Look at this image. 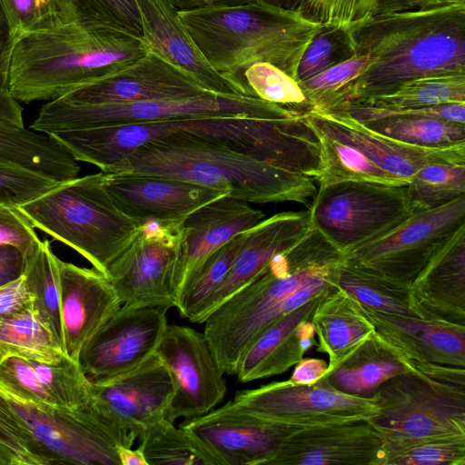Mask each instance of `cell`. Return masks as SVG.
<instances>
[{
	"label": "cell",
	"instance_id": "cell-17",
	"mask_svg": "<svg viewBox=\"0 0 465 465\" xmlns=\"http://www.w3.org/2000/svg\"><path fill=\"white\" fill-rule=\"evenodd\" d=\"M102 173V183L125 215L148 221H182L199 207L228 195L223 190L172 176Z\"/></svg>",
	"mask_w": 465,
	"mask_h": 465
},
{
	"label": "cell",
	"instance_id": "cell-42",
	"mask_svg": "<svg viewBox=\"0 0 465 465\" xmlns=\"http://www.w3.org/2000/svg\"><path fill=\"white\" fill-rule=\"evenodd\" d=\"M239 83L247 96L306 113L311 106L299 83L275 65L258 62L248 66Z\"/></svg>",
	"mask_w": 465,
	"mask_h": 465
},
{
	"label": "cell",
	"instance_id": "cell-6",
	"mask_svg": "<svg viewBox=\"0 0 465 465\" xmlns=\"http://www.w3.org/2000/svg\"><path fill=\"white\" fill-rule=\"evenodd\" d=\"M18 209L35 228L73 248L104 274L142 225L114 204L102 173L61 182Z\"/></svg>",
	"mask_w": 465,
	"mask_h": 465
},
{
	"label": "cell",
	"instance_id": "cell-24",
	"mask_svg": "<svg viewBox=\"0 0 465 465\" xmlns=\"http://www.w3.org/2000/svg\"><path fill=\"white\" fill-rule=\"evenodd\" d=\"M326 292L273 322L252 341L238 364L235 375L240 382L283 373L300 361L312 345H316L312 317Z\"/></svg>",
	"mask_w": 465,
	"mask_h": 465
},
{
	"label": "cell",
	"instance_id": "cell-60",
	"mask_svg": "<svg viewBox=\"0 0 465 465\" xmlns=\"http://www.w3.org/2000/svg\"><path fill=\"white\" fill-rule=\"evenodd\" d=\"M117 455L120 460V465H148L142 450L137 447L117 446Z\"/></svg>",
	"mask_w": 465,
	"mask_h": 465
},
{
	"label": "cell",
	"instance_id": "cell-54",
	"mask_svg": "<svg viewBox=\"0 0 465 465\" xmlns=\"http://www.w3.org/2000/svg\"><path fill=\"white\" fill-rule=\"evenodd\" d=\"M25 258L19 249L13 245H0V286L11 282L23 275Z\"/></svg>",
	"mask_w": 465,
	"mask_h": 465
},
{
	"label": "cell",
	"instance_id": "cell-26",
	"mask_svg": "<svg viewBox=\"0 0 465 465\" xmlns=\"http://www.w3.org/2000/svg\"><path fill=\"white\" fill-rule=\"evenodd\" d=\"M410 288L423 318L465 325V224L435 252Z\"/></svg>",
	"mask_w": 465,
	"mask_h": 465
},
{
	"label": "cell",
	"instance_id": "cell-57",
	"mask_svg": "<svg viewBox=\"0 0 465 465\" xmlns=\"http://www.w3.org/2000/svg\"><path fill=\"white\" fill-rule=\"evenodd\" d=\"M465 0H380L379 14L417 10Z\"/></svg>",
	"mask_w": 465,
	"mask_h": 465
},
{
	"label": "cell",
	"instance_id": "cell-21",
	"mask_svg": "<svg viewBox=\"0 0 465 465\" xmlns=\"http://www.w3.org/2000/svg\"><path fill=\"white\" fill-rule=\"evenodd\" d=\"M64 351L78 357L90 339L123 305L105 274L58 259Z\"/></svg>",
	"mask_w": 465,
	"mask_h": 465
},
{
	"label": "cell",
	"instance_id": "cell-13",
	"mask_svg": "<svg viewBox=\"0 0 465 465\" xmlns=\"http://www.w3.org/2000/svg\"><path fill=\"white\" fill-rule=\"evenodd\" d=\"M465 224V194L435 209L413 213L388 232L343 255L387 278L411 284L435 252Z\"/></svg>",
	"mask_w": 465,
	"mask_h": 465
},
{
	"label": "cell",
	"instance_id": "cell-61",
	"mask_svg": "<svg viewBox=\"0 0 465 465\" xmlns=\"http://www.w3.org/2000/svg\"><path fill=\"white\" fill-rule=\"evenodd\" d=\"M5 356V354L0 350V361L3 360Z\"/></svg>",
	"mask_w": 465,
	"mask_h": 465
},
{
	"label": "cell",
	"instance_id": "cell-45",
	"mask_svg": "<svg viewBox=\"0 0 465 465\" xmlns=\"http://www.w3.org/2000/svg\"><path fill=\"white\" fill-rule=\"evenodd\" d=\"M354 54L349 30L323 26L306 48L296 81H305Z\"/></svg>",
	"mask_w": 465,
	"mask_h": 465
},
{
	"label": "cell",
	"instance_id": "cell-53",
	"mask_svg": "<svg viewBox=\"0 0 465 465\" xmlns=\"http://www.w3.org/2000/svg\"><path fill=\"white\" fill-rule=\"evenodd\" d=\"M33 303V296L23 275L0 286V319L34 307Z\"/></svg>",
	"mask_w": 465,
	"mask_h": 465
},
{
	"label": "cell",
	"instance_id": "cell-39",
	"mask_svg": "<svg viewBox=\"0 0 465 465\" xmlns=\"http://www.w3.org/2000/svg\"><path fill=\"white\" fill-rule=\"evenodd\" d=\"M404 188L412 213L440 207L465 194V163L426 164Z\"/></svg>",
	"mask_w": 465,
	"mask_h": 465
},
{
	"label": "cell",
	"instance_id": "cell-47",
	"mask_svg": "<svg viewBox=\"0 0 465 465\" xmlns=\"http://www.w3.org/2000/svg\"><path fill=\"white\" fill-rule=\"evenodd\" d=\"M60 183L23 165L0 160V205L19 207Z\"/></svg>",
	"mask_w": 465,
	"mask_h": 465
},
{
	"label": "cell",
	"instance_id": "cell-12",
	"mask_svg": "<svg viewBox=\"0 0 465 465\" xmlns=\"http://www.w3.org/2000/svg\"><path fill=\"white\" fill-rule=\"evenodd\" d=\"M3 391L54 464L120 465L117 446L137 440L97 404L45 411L0 384Z\"/></svg>",
	"mask_w": 465,
	"mask_h": 465
},
{
	"label": "cell",
	"instance_id": "cell-16",
	"mask_svg": "<svg viewBox=\"0 0 465 465\" xmlns=\"http://www.w3.org/2000/svg\"><path fill=\"white\" fill-rule=\"evenodd\" d=\"M91 381L96 402L137 440L165 418L175 392L173 377L156 352L131 371Z\"/></svg>",
	"mask_w": 465,
	"mask_h": 465
},
{
	"label": "cell",
	"instance_id": "cell-55",
	"mask_svg": "<svg viewBox=\"0 0 465 465\" xmlns=\"http://www.w3.org/2000/svg\"><path fill=\"white\" fill-rule=\"evenodd\" d=\"M328 363L322 359L302 358L294 365L289 381L293 384L312 385L327 372Z\"/></svg>",
	"mask_w": 465,
	"mask_h": 465
},
{
	"label": "cell",
	"instance_id": "cell-32",
	"mask_svg": "<svg viewBox=\"0 0 465 465\" xmlns=\"http://www.w3.org/2000/svg\"><path fill=\"white\" fill-rule=\"evenodd\" d=\"M0 350L27 361L52 364L64 351L34 307L0 319Z\"/></svg>",
	"mask_w": 465,
	"mask_h": 465
},
{
	"label": "cell",
	"instance_id": "cell-41",
	"mask_svg": "<svg viewBox=\"0 0 465 465\" xmlns=\"http://www.w3.org/2000/svg\"><path fill=\"white\" fill-rule=\"evenodd\" d=\"M325 26L351 30L377 15L380 0H265Z\"/></svg>",
	"mask_w": 465,
	"mask_h": 465
},
{
	"label": "cell",
	"instance_id": "cell-58",
	"mask_svg": "<svg viewBox=\"0 0 465 465\" xmlns=\"http://www.w3.org/2000/svg\"><path fill=\"white\" fill-rule=\"evenodd\" d=\"M0 123L25 127L22 106L9 91L3 88H0Z\"/></svg>",
	"mask_w": 465,
	"mask_h": 465
},
{
	"label": "cell",
	"instance_id": "cell-48",
	"mask_svg": "<svg viewBox=\"0 0 465 465\" xmlns=\"http://www.w3.org/2000/svg\"><path fill=\"white\" fill-rule=\"evenodd\" d=\"M0 384L45 411L59 408L45 389L30 361L5 355L0 361Z\"/></svg>",
	"mask_w": 465,
	"mask_h": 465
},
{
	"label": "cell",
	"instance_id": "cell-20",
	"mask_svg": "<svg viewBox=\"0 0 465 465\" xmlns=\"http://www.w3.org/2000/svg\"><path fill=\"white\" fill-rule=\"evenodd\" d=\"M308 122L326 134L349 143L397 179L405 182L429 163H465V143L443 148L410 145L366 128L344 113H305Z\"/></svg>",
	"mask_w": 465,
	"mask_h": 465
},
{
	"label": "cell",
	"instance_id": "cell-46",
	"mask_svg": "<svg viewBox=\"0 0 465 465\" xmlns=\"http://www.w3.org/2000/svg\"><path fill=\"white\" fill-rule=\"evenodd\" d=\"M0 439L17 459L18 465H51L53 458L41 446L0 386Z\"/></svg>",
	"mask_w": 465,
	"mask_h": 465
},
{
	"label": "cell",
	"instance_id": "cell-36",
	"mask_svg": "<svg viewBox=\"0 0 465 465\" xmlns=\"http://www.w3.org/2000/svg\"><path fill=\"white\" fill-rule=\"evenodd\" d=\"M243 237L242 232L223 244L188 274L175 302L181 317L196 322L205 302L226 279Z\"/></svg>",
	"mask_w": 465,
	"mask_h": 465
},
{
	"label": "cell",
	"instance_id": "cell-3",
	"mask_svg": "<svg viewBox=\"0 0 465 465\" xmlns=\"http://www.w3.org/2000/svg\"><path fill=\"white\" fill-rule=\"evenodd\" d=\"M342 259V253L312 226L213 312L203 322V333L220 371L235 375L244 351L267 326L335 288L334 271Z\"/></svg>",
	"mask_w": 465,
	"mask_h": 465
},
{
	"label": "cell",
	"instance_id": "cell-27",
	"mask_svg": "<svg viewBox=\"0 0 465 465\" xmlns=\"http://www.w3.org/2000/svg\"><path fill=\"white\" fill-rule=\"evenodd\" d=\"M264 217L262 211L230 195L221 196L187 215L183 221L185 262L182 285L210 253Z\"/></svg>",
	"mask_w": 465,
	"mask_h": 465
},
{
	"label": "cell",
	"instance_id": "cell-1",
	"mask_svg": "<svg viewBox=\"0 0 465 465\" xmlns=\"http://www.w3.org/2000/svg\"><path fill=\"white\" fill-rule=\"evenodd\" d=\"M197 122L196 118L127 124V140L136 150L108 173L176 177L254 203H307L315 195L312 179L211 139Z\"/></svg>",
	"mask_w": 465,
	"mask_h": 465
},
{
	"label": "cell",
	"instance_id": "cell-8",
	"mask_svg": "<svg viewBox=\"0 0 465 465\" xmlns=\"http://www.w3.org/2000/svg\"><path fill=\"white\" fill-rule=\"evenodd\" d=\"M299 114L302 113L293 108L246 95L211 94L187 99L151 100L104 105H74L54 99L42 106L30 129L50 134L58 131L196 118L279 119Z\"/></svg>",
	"mask_w": 465,
	"mask_h": 465
},
{
	"label": "cell",
	"instance_id": "cell-29",
	"mask_svg": "<svg viewBox=\"0 0 465 465\" xmlns=\"http://www.w3.org/2000/svg\"><path fill=\"white\" fill-rule=\"evenodd\" d=\"M408 370V361L374 332L351 354L328 369L324 377L341 392L371 397L381 383Z\"/></svg>",
	"mask_w": 465,
	"mask_h": 465
},
{
	"label": "cell",
	"instance_id": "cell-51",
	"mask_svg": "<svg viewBox=\"0 0 465 465\" xmlns=\"http://www.w3.org/2000/svg\"><path fill=\"white\" fill-rule=\"evenodd\" d=\"M40 243L35 227L18 207L0 205V245H13L25 257Z\"/></svg>",
	"mask_w": 465,
	"mask_h": 465
},
{
	"label": "cell",
	"instance_id": "cell-11",
	"mask_svg": "<svg viewBox=\"0 0 465 465\" xmlns=\"http://www.w3.org/2000/svg\"><path fill=\"white\" fill-rule=\"evenodd\" d=\"M230 401L282 437L315 426L370 420L380 412L373 396L341 392L324 376L312 385L293 384L289 380L272 381L239 391Z\"/></svg>",
	"mask_w": 465,
	"mask_h": 465
},
{
	"label": "cell",
	"instance_id": "cell-28",
	"mask_svg": "<svg viewBox=\"0 0 465 465\" xmlns=\"http://www.w3.org/2000/svg\"><path fill=\"white\" fill-rule=\"evenodd\" d=\"M312 322L316 350L327 354L328 369L334 367L375 332L364 306L338 286L323 294Z\"/></svg>",
	"mask_w": 465,
	"mask_h": 465
},
{
	"label": "cell",
	"instance_id": "cell-56",
	"mask_svg": "<svg viewBox=\"0 0 465 465\" xmlns=\"http://www.w3.org/2000/svg\"><path fill=\"white\" fill-rule=\"evenodd\" d=\"M15 39L0 1V88L8 91L9 62Z\"/></svg>",
	"mask_w": 465,
	"mask_h": 465
},
{
	"label": "cell",
	"instance_id": "cell-43",
	"mask_svg": "<svg viewBox=\"0 0 465 465\" xmlns=\"http://www.w3.org/2000/svg\"><path fill=\"white\" fill-rule=\"evenodd\" d=\"M31 363L57 407L75 411L92 401V381L78 361L64 355L52 364L35 361Z\"/></svg>",
	"mask_w": 465,
	"mask_h": 465
},
{
	"label": "cell",
	"instance_id": "cell-33",
	"mask_svg": "<svg viewBox=\"0 0 465 465\" xmlns=\"http://www.w3.org/2000/svg\"><path fill=\"white\" fill-rule=\"evenodd\" d=\"M460 102H465V74H442L407 81L389 93L371 97L350 108L401 111Z\"/></svg>",
	"mask_w": 465,
	"mask_h": 465
},
{
	"label": "cell",
	"instance_id": "cell-38",
	"mask_svg": "<svg viewBox=\"0 0 465 465\" xmlns=\"http://www.w3.org/2000/svg\"><path fill=\"white\" fill-rule=\"evenodd\" d=\"M369 130L410 145L443 148L465 143V124L412 114L361 123Z\"/></svg>",
	"mask_w": 465,
	"mask_h": 465
},
{
	"label": "cell",
	"instance_id": "cell-49",
	"mask_svg": "<svg viewBox=\"0 0 465 465\" xmlns=\"http://www.w3.org/2000/svg\"><path fill=\"white\" fill-rule=\"evenodd\" d=\"M79 17L113 25L142 37L134 0H69Z\"/></svg>",
	"mask_w": 465,
	"mask_h": 465
},
{
	"label": "cell",
	"instance_id": "cell-52",
	"mask_svg": "<svg viewBox=\"0 0 465 465\" xmlns=\"http://www.w3.org/2000/svg\"><path fill=\"white\" fill-rule=\"evenodd\" d=\"M336 113H344L360 123H366L392 114H412L465 124V102L447 103L401 111H382L364 107H351Z\"/></svg>",
	"mask_w": 465,
	"mask_h": 465
},
{
	"label": "cell",
	"instance_id": "cell-37",
	"mask_svg": "<svg viewBox=\"0 0 465 465\" xmlns=\"http://www.w3.org/2000/svg\"><path fill=\"white\" fill-rule=\"evenodd\" d=\"M314 130L320 141L322 160V169L316 179L319 186L346 181L398 186L407 184L375 164L356 147L339 141L316 128Z\"/></svg>",
	"mask_w": 465,
	"mask_h": 465
},
{
	"label": "cell",
	"instance_id": "cell-2",
	"mask_svg": "<svg viewBox=\"0 0 465 465\" xmlns=\"http://www.w3.org/2000/svg\"><path fill=\"white\" fill-rule=\"evenodd\" d=\"M349 33L366 66L312 111L341 112L412 79L465 74V1L375 15Z\"/></svg>",
	"mask_w": 465,
	"mask_h": 465
},
{
	"label": "cell",
	"instance_id": "cell-15",
	"mask_svg": "<svg viewBox=\"0 0 465 465\" xmlns=\"http://www.w3.org/2000/svg\"><path fill=\"white\" fill-rule=\"evenodd\" d=\"M162 307L123 304L84 345L78 363L91 381L131 371L153 353L168 325Z\"/></svg>",
	"mask_w": 465,
	"mask_h": 465
},
{
	"label": "cell",
	"instance_id": "cell-7",
	"mask_svg": "<svg viewBox=\"0 0 465 465\" xmlns=\"http://www.w3.org/2000/svg\"><path fill=\"white\" fill-rule=\"evenodd\" d=\"M408 364L372 394L380 412L370 422L383 441L465 437V368Z\"/></svg>",
	"mask_w": 465,
	"mask_h": 465
},
{
	"label": "cell",
	"instance_id": "cell-30",
	"mask_svg": "<svg viewBox=\"0 0 465 465\" xmlns=\"http://www.w3.org/2000/svg\"><path fill=\"white\" fill-rule=\"evenodd\" d=\"M0 160L23 165L60 182L78 177L80 165L47 134L0 123Z\"/></svg>",
	"mask_w": 465,
	"mask_h": 465
},
{
	"label": "cell",
	"instance_id": "cell-10",
	"mask_svg": "<svg viewBox=\"0 0 465 465\" xmlns=\"http://www.w3.org/2000/svg\"><path fill=\"white\" fill-rule=\"evenodd\" d=\"M183 221L143 223L105 273L122 304L175 307L185 262Z\"/></svg>",
	"mask_w": 465,
	"mask_h": 465
},
{
	"label": "cell",
	"instance_id": "cell-22",
	"mask_svg": "<svg viewBox=\"0 0 465 465\" xmlns=\"http://www.w3.org/2000/svg\"><path fill=\"white\" fill-rule=\"evenodd\" d=\"M312 228L309 211L282 212L263 219L244 232L231 270L200 311L196 323L252 282L278 253L285 251Z\"/></svg>",
	"mask_w": 465,
	"mask_h": 465
},
{
	"label": "cell",
	"instance_id": "cell-19",
	"mask_svg": "<svg viewBox=\"0 0 465 465\" xmlns=\"http://www.w3.org/2000/svg\"><path fill=\"white\" fill-rule=\"evenodd\" d=\"M383 440L370 420L296 430L281 440L271 465H382Z\"/></svg>",
	"mask_w": 465,
	"mask_h": 465
},
{
	"label": "cell",
	"instance_id": "cell-4",
	"mask_svg": "<svg viewBox=\"0 0 465 465\" xmlns=\"http://www.w3.org/2000/svg\"><path fill=\"white\" fill-rule=\"evenodd\" d=\"M149 51L143 37L79 16L14 43L8 91L24 103L52 101L114 75Z\"/></svg>",
	"mask_w": 465,
	"mask_h": 465
},
{
	"label": "cell",
	"instance_id": "cell-40",
	"mask_svg": "<svg viewBox=\"0 0 465 465\" xmlns=\"http://www.w3.org/2000/svg\"><path fill=\"white\" fill-rule=\"evenodd\" d=\"M382 465H465V437L383 441Z\"/></svg>",
	"mask_w": 465,
	"mask_h": 465
},
{
	"label": "cell",
	"instance_id": "cell-50",
	"mask_svg": "<svg viewBox=\"0 0 465 465\" xmlns=\"http://www.w3.org/2000/svg\"><path fill=\"white\" fill-rule=\"evenodd\" d=\"M367 64L366 56L354 54L322 73L300 82L311 110L319 107L331 94L360 74Z\"/></svg>",
	"mask_w": 465,
	"mask_h": 465
},
{
	"label": "cell",
	"instance_id": "cell-23",
	"mask_svg": "<svg viewBox=\"0 0 465 465\" xmlns=\"http://www.w3.org/2000/svg\"><path fill=\"white\" fill-rule=\"evenodd\" d=\"M149 51L183 71L208 91L221 95H244L242 86L214 70L165 0H134ZM247 96V95H246Z\"/></svg>",
	"mask_w": 465,
	"mask_h": 465
},
{
	"label": "cell",
	"instance_id": "cell-5",
	"mask_svg": "<svg viewBox=\"0 0 465 465\" xmlns=\"http://www.w3.org/2000/svg\"><path fill=\"white\" fill-rule=\"evenodd\" d=\"M178 15L211 66L241 86L242 72L258 62L270 63L296 80L306 48L325 26L265 0Z\"/></svg>",
	"mask_w": 465,
	"mask_h": 465
},
{
	"label": "cell",
	"instance_id": "cell-34",
	"mask_svg": "<svg viewBox=\"0 0 465 465\" xmlns=\"http://www.w3.org/2000/svg\"><path fill=\"white\" fill-rule=\"evenodd\" d=\"M148 465H223L193 436L163 418L139 436Z\"/></svg>",
	"mask_w": 465,
	"mask_h": 465
},
{
	"label": "cell",
	"instance_id": "cell-18",
	"mask_svg": "<svg viewBox=\"0 0 465 465\" xmlns=\"http://www.w3.org/2000/svg\"><path fill=\"white\" fill-rule=\"evenodd\" d=\"M213 94L153 52L125 70L57 98L74 105H104L173 100Z\"/></svg>",
	"mask_w": 465,
	"mask_h": 465
},
{
	"label": "cell",
	"instance_id": "cell-31",
	"mask_svg": "<svg viewBox=\"0 0 465 465\" xmlns=\"http://www.w3.org/2000/svg\"><path fill=\"white\" fill-rule=\"evenodd\" d=\"M336 285L367 309L423 318L417 308L410 284L380 275L342 259L336 267Z\"/></svg>",
	"mask_w": 465,
	"mask_h": 465
},
{
	"label": "cell",
	"instance_id": "cell-14",
	"mask_svg": "<svg viewBox=\"0 0 465 465\" xmlns=\"http://www.w3.org/2000/svg\"><path fill=\"white\" fill-rule=\"evenodd\" d=\"M171 371L175 392L165 413L174 422L204 415L219 405L227 391L203 332L184 326L167 325L155 351Z\"/></svg>",
	"mask_w": 465,
	"mask_h": 465
},
{
	"label": "cell",
	"instance_id": "cell-25",
	"mask_svg": "<svg viewBox=\"0 0 465 465\" xmlns=\"http://www.w3.org/2000/svg\"><path fill=\"white\" fill-rule=\"evenodd\" d=\"M364 308L377 336L404 360L465 368V325Z\"/></svg>",
	"mask_w": 465,
	"mask_h": 465
},
{
	"label": "cell",
	"instance_id": "cell-35",
	"mask_svg": "<svg viewBox=\"0 0 465 465\" xmlns=\"http://www.w3.org/2000/svg\"><path fill=\"white\" fill-rule=\"evenodd\" d=\"M23 276L34 299V309L48 325L64 350V335L60 309V279L58 257L47 239L24 257Z\"/></svg>",
	"mask_w": 465,
	"mask_h": 465
},
{
	"label": "cell",
	"instance_id": "cell-59",
	"mask_svg": "<svg viewBox=\"0 0 465 465\" xmlns=\"http://www.w3.org/2000/svg\"><path fill=\"white\" fill-rule=\"evenodd\" d=\"M177 12L244 5L255 0H165Z\"/></svg>",
	"mask_w": 465,
	"mask_h": 465
},
{
	"label": "cell",
	"instance_id": "cell-9",
	"mask_svg": "<svg viewBox=\"0 0 465 465\" xmlns=\"http://www.w3.org/2000/svg\"><path fill=\"white\" fill-rule=\"evenodd\" d=\"M404 186L357 181L319 186L308 210L311 224L344 255L413 213Z\"/></svg>",
	"mask_w": 465,
	"mask_h": 465
},
{
	"label": "cell",
	"instance_id": "cell-44",
	"mask_svg": "<svg viewBox=\"0 0 465 465\" xmlns=\"http://www.w3.org/2000/svg\"><path fill=\"white\" fill-rule=\"evenodd\" d=\"M15 41L21 35L46 29L76 16L69 0H0Z\"/></svg>",
	"mask_w": 465,
	"mask_h": 465
}]
</instances>
